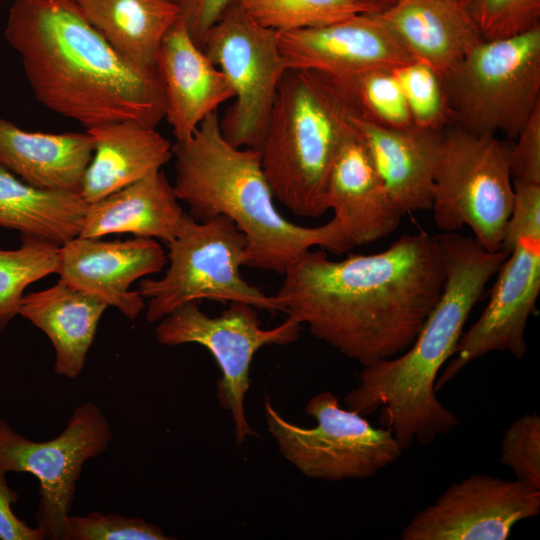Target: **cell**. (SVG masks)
<instances>
[{
  "label": "cell",
  "instance_id": "cell-9",
  "mask_svg": "<svg viewBox=\"0 0 540 540\" xmlns=\"http://www.w3.org/2000/svg\"><path fill=\"white\" fill-rule=\"evenodd\" d=\"M509 151L497 136L457 126L443 132L431 208L440 229L449 233L468 226L484 249H501L514 206Z\"/></svg>",
  "mask_w": 540,
  "mask_h": 540
},
{
  "label": "cell",
  "instance_id": "cell-1",
  "mask_svg": "<svg viewBox=\"0 0 540 540\" xmlns=\"http://www.w3.org/2000/svg\"><path fill=\"white\" fill-rule=\"evenodd\" d=\"M283 275L282 312L364 367L413 344L442 294L446 264L436 235L420 232L339 261L308 250Z\"/></svg>",
  "mask_w": 540,
  "mask_h": 540
},
{
  "label": "cell",
  "instance_id": "cell-23",
  "mask_svg": "<svg viewBox=\"0 0 540 540\" xmlns=\"http://www.w3.org/2000/svg\"><path fill=\"white\" fill-rule=\"evenodd\" d=\"M178 201L164 172L154 171L90 203L79 236L102 238L128 233L167 244L177 236L187 216Z\"/></svg>",
  "mask_w": 540,
  "mask_h": 540
},
{
  "label": "cell",
  "instance_id": "cell-3",
  "mask_svg": "<svg viewBox=\"0 0 540 540\" xmlns=\"http://www.w3.org/2000/svg\"><path fill=\"white\" fill-rule=\"evenodd\" d=\"M445 256L442 294L413 344L397 358L364 366L358 385L344 398L346 408L368 416L380 410L403 450L416 441L429 444L459 425L457 416L436 396L438 373L453 355L464 325L489 280L508 256L487 251L455 232L436 235Z\"/></svg>",
  "mask_w": 540,
  "mask_h": 540
},
{
  "label": "cell",
  "instance_id": "cell-32",
  "mask_svg": "<svg viewBox=\"0 0 540 540\" xmlns=\"http://www.w3.org/2000/svg\"><path fill=\"white\" fill-rule=\"evenodd\" d=\"M159 526L137 517L91 511L69 515L63 540H172Z\"/></svg>",
  "mask_w": 540,
  "mask_h": 540
},
{
  "label": "cell",
  "instance_id": "cell-33",
  "mask_svg": "<svg viewBox=\"0 0 540 540\" xmlns=\"http://www.w3.org/2000/svg\"><path fill=\"white\" fill-rule=\"evenodd\" d=\"M500 462L517 480L540 489V417L525 414L512 422L501 440Z\"/></svg>",
  "mask_w": 540,
  "mask_h": 540
},
{
  "label": "cell",
  "instance_id": "cell-30",
  "mask_svg": "<svg viewBox=\"0 0 540 540\" xmlns=\"http://www.w3.org/2000/svg\"><path fill=\"white\" fill-rule=\"evenodd\" d=\"M402 88L413 125L444 130L454 123L442 77L424 62L413 60L394 69Z\"/></svg>",
  "mask_w": 540,
  "mask_h": 540
},
{
  "label": "cell",
  "instance_id": "cell-11",
  "mask_svg": "<svg viewBox=\"0 0 540 540\" xmlns=\"http://www.w3.org/2000/svg\"><path fill=\"white\" fill-rule=\"evenodd\" d=\"M201 49L234 92L219 116L224 138L233 146L259 150L287 71L277 32L257 23L232 0L205 34Z\"/></svg>",
  "mask_w": 540,
  "mask_h": 540
},
{
  "label": "cell",
  "instance_id": "cell-16",
  "mask_svg": "<svg viewBox=\"0 0 540 540\" xmlns=\"http://www.w3.org/2000/svg\"><path fill=\"white\" fill-rule=\"evenodd\" d=\"M287 70L340 75L395 69L413 61L378 13H361L328 25L277 32Z\"/></svg>",
  "mask_w": 540,
  "mask_h": 540
},
{
  "label": "cell",
  "instance_id": "cell-18",
  "mask_svg": "<svg viewBox=\"0 0 540 540\" xmlns=\"http://www.w3.org/2000/svg\"><path fill=\"white\" fill-rule=\"evenodd\" d=\"M156 71L164 91V118L176 141L188 139L234 97L228 80L194 42L180 16L163 37Z\"/></svg>",
  "mask_w": 540,
  "mask_h": 540
},
{
  "label": "cell",
  "instance_id": "cell-13",
  "mask_svg": "<svg viewBox=\"0 0 540 540\" xmlns=\"http://www.w3.org/2000/svg\"><path fill=\"white\" fill-rule=\"evenodd\" d=\"M111 440L108 419L91 401L76 407L61 433L43 442L26 438L0 418V467L6 473H30L39 480L37 526L46 539L63 540L82 468L106 451Z\"/></svg>",
  "mask_w": 540,
  "mask_h": 540
},
{
  "label": "cell",
  "instance_id": "cell-25",
  "mask_svg": "<svg viewBox=\"0 0 540 540\" xmlns=\"http://www.w3.org/2000/svg\"><path fill=\"white\" fill-rule=\"evenodd\" d=\"M72 1L122 57L146 70H156L163 37L180 16L171 0Z\"/></svg>",
  "mask_w": 540,
  "mask_h": 540
},
{
  "label": "cell",
  "instance_id": "cell-4",
  "mask_svg": "<svg viewBox=\"0 0 540 540\" xmlns=\"http://www.w3.org/2000/svg\"><path fill=\"white\" fill-rule=\"evenodd\" d=\"M173 189L189 215L203 222L223 215L247 240L248 267L284 274L303 253L319 246L336 254L354 246L334 218L306 227L287 220L276 208L261 165L260 152L236 147L223 136L218 112L172 146Z\"/></svg>",
  "mask_w": 540,
  "mask_h": 540
},
{
  "label": "cell",
  "instance_id": "cell-28",
  "mask_svg": "<svg viewBox=\"0 0 540 540\" xmlns=\"http://www.w3.org/2000/svg\"><path fill=\"white\" fill-rule=\"evenodd\" d=\"M260 25L276 32L319 27L361 13H378L363 0H237Z\"/></svg>",
  "mask_w": 540,
  "mask_h": 540
},
{
  "label": "cell",
  "instance_id": "cell-20",
  "mask_svg": "<svg viewBox=\"0 0 540 540\" xmlns=\"http://www.w3.org/2000/svg\"><path fill=\"white\" fill-rule=\"evenodd\" d=\"M378 16L414 60L441 77L484 41L460 0H397Z\"/></svg>",
  "mask_w": 540,
  "mask_h": 540
},
{
  "label": "cell",
  "instance_id": "cell-10",
  "mask_svg": "<svg viewBox=\"0 0 540 540\" xmlns=\"http://www.w3.org/2000/svg\"><path fill=\"white\" fill-rule=\"evenodd\" d=\"M316 420L310 428L291 423L264 401L269 433L283 457L304 476L317 480L366 479L397 461L403 448L392 431L373 426L365 416L339 405L330 391L306 404Z\"/></svg>",
  "mask_w": 540,
  "mask_h": 540
},
{
  "label": "cell",
  "instance_id": "cell-8",
  "mask_svg": "<svg viewBox=\"0 0 540 540\" xmlns=\"http://www.w3.org/2000/svg\"><path fill=\"white\" fill-rule=\"evenodd\" d=\"M167 246L169 266L164 276L139 282L147 321L158 322L181 305L202 299L283 311L276 295H266L242 277L240 268L248 263L247 240L226 216L199 222L187 213L179 233Z\"/></svg>",
  "mask_w": 540,
  "mask_h": 540
},
{
  "label": "cell",
  "instance_id": "cell-19",
  "mask_svg": "<svg viewBox=\"0 0 540 540\" xmlns=\"http://www.w3.org/2000/svg\"><path fill=\"white\" fill-rule=\"evenodd\" d=\"M353 121L400 212L431 210L444 130L388 128L358 116Z\"/></svg>",
  "mask_w": 540,
  "mask_h": 540
},
{
  "label": "cell",
  "instance_id": "cell-15",
  "mask_svg": "<svg viewBox=\"0 0 540 540\" xmlns=\"http://www.w3.org/2000/svg\"><path fill=\"white\" fill-rule=\"evenodd\" d=\"M167 262L163 247L152 238L104 241L77 236L59 247L56 274L135 320L146 302L138 290H130L132 283L160 272Z\"/></svg>",
  "mask_w": 540,
  "mask_h": 540
},
{
  "label": "cell",
  "instance_id": "cell-34",
  "mask_svg": "<svg viewBox=\"0 0 540 540\" xmlns=\"http://www.w3.org/2000/svg\"><path fill=\"white\" fill-rule=\"evenodd\" d=\"M514 140L509 151L512 181L540 184V105Z\"/></svg>",
  "mask_w": 540,
  "mask_h": 540
},
{
  "label": "cell",
  "instance_id": "cell-36",
  "mask_svg": "<svg viewBox=\"0 0 540 540\" xmlns=\"http://www.w3.org/2000/svg\"><path fill=\"white\" fill-rule=\"evenodd\" d=\"M232 0H178L180 18L194 42H201Z\"/></svg>",
  "mask_w": 540,
  "mask_h": 540
},
{
  "label": "cell",
  "instance_id": "cell-29",
  "mask_svg": "<svg viewBox=\"0 0 540 540\" xmlns=\"http://www.w3.org/2000/svg\"><path fill=\"white\" fill-rule=\"evenodd\" d=\"M59 247L49 242L21 235V246L0 249V331L18 315L26 287L58 267Z\"/></svg>",
  "mask_w": 540,
  "mask_h": 540
},
{
  "label": "cell",
  "instance_id": "cell-22",
  "mask_svg": "<svg viewBox=\"0 0 540 540\" xmlns=\"http://www.w3.org/2000/svg\"><path fill=\"white\" fill-rule=\"evenodd\" d=\"M93 152L87 131L31 132L0 116V166L32 186L80 193Z\"/></svg>",
  "mask_w": 540,
  "mask_h": 540
},
{
  "label": "cell",
  "instance_id": "cell-26",
  "mask_svg": "<svg viewBox=\"0 0 540 540\" xmlns=\"http://www.w3.org/2000/svg\"><path fill=\"white\" fill-rule=\"evenodd\" d=\"M88 205L80 193L32 186L0 166V227L60 247L79 236Z\"/></svg>",
  "mask_w": 540,
  "mask_h": 540
},
{
  "label": "cell",
  "instance_id": "cell-39",
  "mask_svg": "<svg viewBox=\"0 0 540 540\" xmlns=\"http://www.w3.org/2000/svg\"><path fill=\"white\" fill-rule=\"evenodd\" d=\"M4 0H0V4L3 2Z\"/></svg>",
  "mask_w": 540,
  "mask_h": 540
},
{
  "label": "cell",
  "instance_id": "cell-38",
  "mask_svg": "<svg viewBox=\"0 0 540 540\" xmlns=\"http://www.w3.org/2000/svg\"><path fill=\"white\" fill-rule=\"evenodd\" d=\"M171 1H173V2H176V3H177V1H178V0H171Z\"/></svg>",
  "mask_w": 540,
  "mask_h": 540
},
{
  "label": "cell",
  "instance_id": "cell-12",
  "mask_svg": "<svg viewBox=\"0 0 540 540\" xmlns=\"http://www.w3.org/2000/svg\"><path fill=\"white\" fill-rule=\"evenodd\" d=\"M300 326L287 317L280 325L264 329L257 309L243 302H230L229 307L215 317L205 314L198 302H190L158 321L155 335L161 345L194 343L212 354L221 371L217 399L231 414L238 445L256 435L247 420L244 404L255 353L266 345H286L296 341Z\"/></svg>",
  "mask_w": 540,
  "mask_h": 540
},
{
  "label": "cell",
  "instance_id": "cell-24",
  "mask_svg": "<svg viewBox=\"0 0 540 540\" xmlns=\"http://www.w3.org/2000/svg\"><path fill=\"white\" fill-rule=\"evenodd\" d=\"M108 307L59 279L47 289L24 294L18 315L49 338L55 350V372L75 379L85 367L99 321Z\"/></svg>",
  "mask_w": 540,
  "mask_h": 540
},
{
  "label": "cell",
  "instance_id": "cell-2",
  "mask_svg": "<svg viewBox=\"0 0 540 540\" xmlns=\"http://www.w3.org/2000/svg\"><path fill=\"white\" fill-rule=\"evenodd\" d=\"M4 35L47 109L86 128L118 121L156 128L164 119L157 71L122 57L72 0H14Z\"/></svg>",
  "mask_w": 540,
  "mask_h": 540
},
{
  "label": "cell",
  "instance_id": "cell-7",
  "mask_svg": "<svg viewBox=\"0 0 540 540\" xmlns=\"http://www.w3.org/2000/svg\"><path fill=\"white\" fill-rule=\"evenodd\" d=\"M501 249L508 256L498 270L490 300L475 323L462 333L435 391L468 364L488 353H526L525 330L540 292V186L516 184L514 206Z\"/></svg>",
  "mask_w": 540,
  "mask_h": 540
},
{
  "label": "cell",
  "instance_id": "cell-5",
  "mask_svg": "<svg viewBox=\"0 0 540 540\" xmlns=\"http://www.w3.org/2000/svg\"><path fill=\"white\" fill-rule=\"evenodd\" d=\"M356 116L329 75L284 74L259 152L274 197L296 216L319 218L328 211L329 174Z\"/></svg>",
  "mask_w": 540,
  "mask_h": 540
},
{
  "label": "cell",
  "instance_id": "cell-37",
  "mask_svg": "<svg viewBox=\"0 0 540 540\" xmlns=\"http://www.w3.org/2000/svg\"><path fill=\"white\" fill-rule=\"evenodd\" d=\"M377 12H382L391 7L397 0H363Z\"/></svg>",
  "mask_w": 540,
  "mask_h": 540
},
{
  "label": "cell",
  "instance_id": "cell-40",
  "mask_svg": "<svg viewBox=\"0 0 540 540\" xmlns=\"http://www.w3.org/2000/svg\"><path fill=\"white\" fill-rule=\"evenodd\" d=\"M461 1V0H460Z\"/></svg>",
  "mask_w": 540,
  "mask_h": 540
},
{
  "label": "cell",
  "instance_id": "cell-27",
  "mask_svg": "<svg viewBox=\"0 0 540 540\" xmlns=\"http://www.w3.org/2000/svg\"><path fill=\"white\" fill-rule=\"evenodd\" d=\"M329 76L351 100L360 118L388 128L414 126L394 69L372 68Z\"/></svg>",
  "mask_w": 540,
  "mask_h": 540
},
{
  "label": "cell",
  "instance_id": "cell-6",
  "mask_svg": "<svg viewBox=\"0 0 540 540\" xmlns=\"http://www.w3.org/2000/svg\"><path fill=\"white\" fill-rule=\"evenodd\" d=\"M442 80L457 127L514 140L540 105V25L483 41Z\"/></svg>",
  "mask_w": 540,
  "mask_h": 540
},
{
  "label": "cell",
  "instance_id": "cell-14",
  "mask_svg": "<svg viewBox=\"0 0 540 540\" xmlns=\"http://www.w3.org/2000/svg\"><path fill=\"white\" fill-rule=\"evenodd\" d=\"M540 513V489L486 474L450 485L419 511L403 540H506L520 521Z\"/></svg>",
  "mask_w": 540,
  "mask_h": 540
},
{
  "label": "cell",
  "instance_id": "cell-21",
  "mask_svg": "<svg viewBox=\"0 0 540 540\" xmlns=\"http://www.w3.org/2000/svg\"><path fill=\"white\" fill-rule=\"evenodd\" d=\"M86 131L94 152L80 195L88 204L161 170L172 158L173 144L156 128L135 121L104 123Z\"/></svg>",
  "mask_w": 540,
  "mask_h": 540
},
{
  "label": "cell",
  "instance_id": "cell-31",
  "mask_svg": "<svg viewBox=\"0 0 540 540\" xmlns=\"http://www.w3.org/2000/svg\"><path fill=\"white\" fill-rule=\"evenodd\" d=\"M484 41L508 38L540 25V0H461Z\"/></svg>",
  "mask_w": 540,
  "mask_h": 540
},
{
  "label": "cell",
  "instance_id": "cell-35",
  "mask_svg": "<svg viewBox=\"0 0 540 540\" xmlns=\"http://www.w3.org/2000/svg\"><path fill=\"white\" fill-rule=\"evenodd\" d=\"M18 494L6 480V472L0 467V539L1 540H44L45 532L31 527L18 518L12 506L17 502Z\"/></svg>",
  "mask_w": 540,
  "mask_h": 540
},
{
  "label": "cell",
  "instance_id": "cell-17",
  "mask_svg": "<svg viewBox=\"0 0 540 540\" xmlns=\"http://www.w3.org/2000/svg\"><path fill=\"white\" fill-rule=\"evenodd\" d=\"M326 203L354 247L389 236L401 223L403 214L390 197L354 121L333 162Z\"/></svg>",
  "mask_w": 540,
  "mask_h": 540
}]
</instances>
